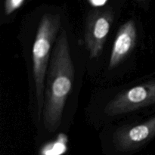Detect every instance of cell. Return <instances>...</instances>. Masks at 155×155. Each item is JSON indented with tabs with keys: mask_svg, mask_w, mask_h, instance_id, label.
Listing matches in <instances>:
<instances>
[{
	"mask_svg": "<svg viewBox=\"0 0 155 155\" xmlns=\"http://www.w3.org/2000/svg\"><path fill=\"white\" fill-rule=\"evenodd\" d=\"M137 38V29L133 20H129L118 30L109 58L108 68H117L134 48Z\"/></svg>",
	"mask_w": 155,
	"mask_h": 155,
	"instance_id": "obj_6",
	"label": "cell"
},
{
	"mask_svg": "<svg viewBox=\"0 0 155 155\" xmlns=\"http://www.w3.org/2000/svg\"><path fill=\"white\" fill-rule=\"evenodd\" d=\"M88 2L92 6V7H95V8H103L104 6H105V5L107 4V1H89Z\"/></svg>",
	"mask_w": 155,
	"mask_h": 155,
	"instance_id": "obj_8",
	"label": "cell"
},
{
	"mask_svg": "<svg viewBox=\"0 0 155 155\" xmlns=\"http://www.w3.org/2000/svg\"><path fill=\"white\" fill-rule=\"evenodd\" d=\"M114 18V12L110 8H94L88 14L84 39L90 58H97L101 55Z\"/></svg>",
	"mask_w": 155,
	"mask_h": 155,
	"instance_id": "obj_3",
	"label": "cell"
},
{
	"mask_svg": "<svg viewBox=\"0 0 155 155\" xmlns=\"http://www.w3.org/2000/svg\"><path fill=\"white\" fill-rule=\"evenodd\" d=\"M74 81V67L66 30L61 28L53 45L45 77L43 124L49 133L61 124L64 108Z\"/></svg>",
	"mask_w": 155,
	"mask_h": 155,
	"instance_id": "obj_1",
	"label": "cell"
},
{
	"mask_svg": "<svg viewBox=\"0 0 155 155\" xmlns=\"http://www.w3.org/2000/svg\"><path fill=\"white\" fill-rule=\"evenodd\" d=\"M155 104V81L134 86L118 94L105 107L109 116L124 114Z\"/></svg>",
	"mask_w": 155,
	"mask_h": 155,
	"instance_id": "obj_4",
	"label": "cell"
},
{
	"mask_svg": "<svg viewBox=\"0 0 155 155\" xmlns=\"http://www.w3.org/2000/svg\"><path fill=\"white\" fill-rule=\"evenodd\" d=\"M25 1L24 0H7L4 2V12L6 15H10L19 9Z\"/></svg>",
	"mask_w": 155,
	"mask_h": 155,
	"instance_id": "obj_7",
	"label": "cell"
},
{
	"mask_svg": "<svg viewBox=\"0 0 155 155\" xmlns=\"http://www.w3.org/2000/svg\"><path fill=\"white\" fill-rule=\"evenodd\" d=\"M61 21L59 14H45L40 20L33 45V75L38 117H40L43 110L45 77L52 51L51 48L61 30Z\"/></svg>",
	"mask_w": 155,
	"mask_h": 155,
	"instance_id": "obj_2",
	"label": "cell"
},
{
	"mask_svg": "<svg viewBox=\"0 0 155 155\" xmlns=\"http://www.w3.org/2000/svg\"><path fill=\"white\" fill-rule=\"evenodd\" d=\"M155 136V116L133 126H127L117 130L114 142L119 150L131 151L139 149Z\"/></svg>",
	"mask_w": 155,
	"mask_h": 155,
	"instance_id": "obj_5",
	"label": "cell"
}]
</instances>
